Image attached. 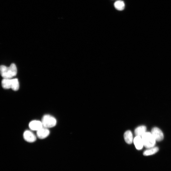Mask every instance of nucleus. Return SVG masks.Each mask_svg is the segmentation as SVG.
<instances>
[{
    "instance_id": "nucleus-1",
    "label": "nucleus",
    "mask_w": 171,
    "mask_h": 171,
    "mask_svg": "<svg viewBox=\"0 0 171 171\" xmlns=\"http://www.w3.org/2000/svg\"><path fill=\"white\" fill-rule=\"evenodd\" d=\"M0 70L1 76L3 79H12L15 76L17 73L16 66L14 63H12L9 67L1 65Z\"/></svg>"
},
{
    "instance_id": "nucleus-2",
    "label": "nucleus",
    "mask_w": 171,
    "mask_h": 171,
    "mask_svg": "<svg viewBox=\"0 0 171 171\" xmlns=\"http://www.w3.org/2000/svg\"><path fill=\"white\" fill-rule=\"evenodd\" d=\"M141 138L145 148L148 149L154 147L156 141L151 133L146 132Z\"/></svg>"
},
{
    "instance_id": "nucleus-3",
    "label": "nucleus",
    "mask_w": 171,
    "mask_h": 171,
    "mask_svg": "<svg viewBox=\"0 0 171 171\" xmlns=\"http://www.w3.org/2000/svg\"><path fill=\"white\" fill-rule=\"evenodd\" d=\"M41 122L43 127L47 128L54 127L57 123L56 119L50 115H44L42 118Z\"/></svg>"
},
{
    "instance_id": "nucleus-4",
    "label": "nucleus",
    "mask_w": 171,
    "mask_h": 171,
    "mask_svg": "<svg viewBox=\"0 0 171 171\" xmlns=\"http://www.w3.org/2000/svg\"><path fill=\"white\" fill-rule=\"evenodd\" d=\"M151 133L156 141H161L164 138L163 132L158 128H153L152 130Z\"/></svg>"
},
{
    "instance_id": "nucleus-5",
    "label": "nucleus",
    "mask_w": 171,
    "mask_h": 171,
    "mask_svg": "<svg viewBox=\"0 0 171 171\" xmlns=\"http://www.w3.org/2000/svg\"><path fill=\"white\" fill-rule=\"evenodd\" d=\"M23 137L27 142L30 143L34 142L36 139V135L33 132L29 130H26L24 132Z\"/></svg>"
},
{
    "instance_id": "nucleus-6",
    "label": "nucleus",
    "mask_w": 171,
    "mask_h": 171,
    "mask_svg": "<svg viewBox=\"0 0 171 171\" xmlns=\"http://www.w3.org/2000/svg\"><path fill=\"white\" fill-rule=\"evenodd\" d=\"M50 133V132L48 128L43 127L37 131L36 135L39 139H43L47 138Z\"/></svg>"
},
{
    "instance_id": "nucleus-7",
    "label": "nucleus",
    "mask_w": 171,
    "mask_h": 171,
    "mask_svg": "<svg viewBox=\"0 0 171 171\" xmlns=\"http://www.w3.org/2000/svg\"><path fill=\"white\" fill-rule=\"evenodd\" d=\"M29 127L33 131H38L43 127L41 121H33L29 124Z\"/></svg>"
},
{
    "instance_id": "nucleus-8",
    "label": "nucleus",
    "mask_w": 171,
    "mask_h": 171,
    "mask_svg": "<svg viewBox=\"0 0 171 171\" xmlns=\"http://www.w3.org/2000/svg\"><path fill=\"white\" fill-rule=\"evenodd\" d=\"M133 142L136 149L138 150L142 149L144 146L141 137L136 136L134 139H133Z\"/></svg>"
},
{
    "instance_id": "nucleus-9",
    "label": "nucleus",
    "mask_w": 171,
    "mask_h": 171,
    "mask_svg": "<svg viewBox=\"0 0 171 171\" xmlns=\"http://www.w3.org/2000/svg\"><path fill=\"white\" fill-rule=\"evenodd\" d=\"M13 84V79H3L2 82V87L5 89L12 88Z\"/></svg>"
},
{
    "instance_id": "nucleus-10",
    "label": "nucleus",
    "mask_w": 171,
    "mask_h": 171,
    "mask_svg": "<svg viewBox=\"0 0 171 171\" xmlns=\"http://www.w3.org/2000/svg\"><path fill=\"white\" fill-rule=\"evenodd\" d=\"M124 138L126 143L129 144H131L133 141V135L132 132L129 130L125 132L124 134Z\"/></svg>"
},
{
    "instance_id": "nucleus-11",
    "label": "nucleus",
    "mask_w": 171,
    "mask_h": 171,
    "mask_svg": "<svg viewBox=\"0 0 171 171\" xmlns=\"http://www.w3.org/2000/svg\"><path fill=\"white\" fill-rule=\"evenodd\" d=\"M146 128L145 126L142 125L139 126L135 130V133L136 136L142 137L146 132Z\"/></svg>"
},
{
    "instance_id": "nucleus-12",
    "label": "nucleus",
    "mask_w": 171,
    "mask_h": 171,
    "mask_svg": "<svg viewBox=\"0 0 171 171\" xmlns=\"http://www.w3.org/2000/svg\"><path fill=\"white\" fill-rule=\"evenodd\" d=\"M159 151V148L158 147H154L148 149L144 152L143 155L145 156H150L157 153Z\"/></svg>"
},
{
    "instance_id": "nucleus-13",
    "label": "nucleus",
    "mask_w": 171,
    "mask_h": 171,
    "mask_svg": "<svg viewBox=\"0 0 171 171\" xmlns=\"http://www.w3.org/2000/svg\"><path fill=\"white\" fill-rule=\"evenodd\" d=\"M115 8L118 11H122L125 7V3L123 1H118L115 2L114 4Z\"/></svg>"
},
{
    "instance_id": "nucleus-14",
    "label": "nucleus",
    "mask_w": 171,
    "mask_h": 171,
    "mask_svg": "<svg viewBox=\"0 0 171 171\" xmlns=\"http://www.w3.org/2000/svg\"><path fill=\"white\" fill-rule=\"evenodd\" d=\"M19 87L18 80L17 78L13 79V84L12 88V90L14 91H17L19 90Z\"/></svg>"
}]
</instances>
